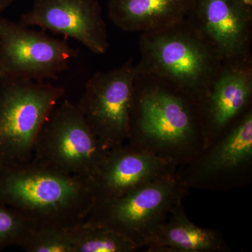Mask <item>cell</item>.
<instances>
[{
    "label": "cell",
    "mask_w": 252,
    "mask_h": 252,
    "mask_svg": "<svg viewBox=\"0 0 252 252\" xmlns=\"http://www.w3.org/2000/svg\"><path fill=\"white\" fill-rule=\"evenodd\" d=\"M34 228L20 212L0 204V252L9 247H21Z\"/></svg>",
    "instance_id": "18"
},
{
    "label": "cell",
    "mask_w": 252,
    "mask_h": 252,
    "mask_svg": "<svg viewBox=\"0 0 252 252\" xmlns=\"http://www.w3.org/2000/svg\"><path fill=\"white\" fill-rule=\"evenodd\" d=\"M14 1L15 0H0V13L7 9Z\"/></svg>",
    "instance_id": "19"
},
{
    "label": "cell",
    "mask_w": 252,
    "mask_h": 252,
    "mask_svg": "<svg viewBox=\"0 0 252 252\" xmlns=\"http://www.w3.org/2000/svg\"><path fill=\"white\" fill-rule=\"evenodd\" d=\"M252 99V62L223 64L199 103L206 147L251 108Z\"/></svg>",
    "instance_id": "13"
},
{
    "label": "cell",
    "mask_w": 252,
    "mask_h": 252,
    "mask_svg": "<svg viewBox=\"0 0 252 252\" xmlns=\"http://www.w3.org/2000/svg\"><path fill=\"white\" fill-rule=\"evenodd\" d=\"M145 248L147 252H231L222 231L201 228L189 220L183 202L174 207Z\"/></svg>",
    "instance_id": "14"
},
{
    "label": "cell",
    "mask_w": 252,
    "mask_h": 252,
    "mask_svg": "<svg viewBox=\"0 0 252 252\" xmlns=\"http://www.w3.org/2000/svg\"><path fill=\"white\" fill-rule=\"evenodd\" d=\"M88 181L31 160L0 167V204L20 212L36 228L71 229L94 205Z\"/></svg>",
    "instance_id": "2"
},
{
    "label": "cell",
    "mask_w": 252,
    "mask_h": 252,
    "mask_svg": "<svg viewBox=\"0 0 252 252\" xmlns=\"http://www.w3.org/2000/svg\"><path fill=\"white\" fill-rule=\"evenodd\" d=\"M187 189L228 191L252 180V107L198 157L177 168Z\"/></svg>",
    "instance_id": "7"
},
{
    "label": "cell",
    "mask_w": 252,
    "mask_h": 252,
    "mask_svg": "<svg viewBox=\"0 0 252 252\" xmlns=\"http://www.w3.org/2000/svg\"><path fill=\"white\" fill-rule=\"evenodd\" d=\"M193 0H109L112 22L123 31L145 32L187 19Z\"/></svg>",
    "instance_id": "15"
},
{
    "label": "cell",
    "mask_w": 252,
    "mask_h": 252,
    "mask_svg": "<svg viewBox=\"0 0 252 252\" xmlns=\"http://www.w3.org/2000/svg\"><path fill=\"white\" fill-rule=\"evenodd\" d=\"M125 144L177 168L190 163L206 147L199 102L160 78L139 73Z\"/></svg>",
    "instance_id": "1"
},
{
    "label": "cell",
    "mask_w": 252,
    "mask_h": 252,
    "mask_svg": "<svg viewBox=\"0 0 252 252\" xmlns=\"http://www.w3.org/2000/svg\"><path fill=\"white\" fill-rule=\"evenodd\" d=\"M70 231L73 252H133L139 250L130 240L100 225L84 222Z\"/></svg>",
    "instance_id": "16"
},
{
    "label": "cell",
    "mask_w": 252,
    "mask_h": 252,
    "mask_svg": "<svg viewBox=\"0 0 252 252\" xmlns=\"http://www.w3.org/2000/svg\"><path fill=\"white\" fill-rule=\"evenodd\" d=\"M107 152L77 104L64 99L51 111L41 127L32 160L89 182L98 170Z\"/></svg>",
    "instance_id": "6"
},
{
    "label": "cell",
    "mask_w": 252,
    "mask_h": 252,
    "mask_svg": "<svg viewBox=\"0 0 252 252\" xmlns=\"http://www.w3.org/2000/svg\"><path fill=\"white\" fill-rule=\"evenodd\" d=\"M64 94L44 81L0 79V167L31 161L41 127Z\"/></svg>",
    "instance_id": "4"
},
{
    "label": "cell",
    "mask_w": 252,
    "mask_h": 252,
    "mask_svg": "<svg viewBox=\"0 0 252 252\" xmlns=\"http://www.w3.org/2000/svg\"><path fill=\"white\" fill-rule=\"evenodd\" d=\"M19 22L74 39L93 54H105L109 47L107 26L97 0H34L32 7Z\"/></svg>",
    "instance_id": "11"
},
{
    "label": "cell",
    "mask_w": 252,
    "mask_h": 252,
    "mask_svg": "<svg viewBox=\"0 0 252 252\" xmlns=\"http://www.w3.org/2000/svg\"><path fill=\"white\" fill-rule=\"evenodd\" d=\"M140 74L155 76L200 103L224 63L187 20L142 32Z\"/></svg>",
    "instance_id": "3"
},
{
    "label": "cell",
    "mask_w": 252,
    "mask_h": 252,
    "mask_svg": "<svg viewBox=\"0 0 252 252\" xmlns=\"http://www.w3.org/2000/svg\"><path fill=\"white\" fill-rule=\"evenodd\" d=\"M79 54L64 39L0 17V79H57Z\"/></svg>",
    "instance_id": "8"
},
{
    "label": "cell",
    "mask_w": 252,
    "mask_h": 252,
    "mask_svg": "<svg viewBox=\"0 0 252 252\" xmlns=\"http://www.w3.org/2000/svg\"><path fill=\"white\" fill-rule=\"evenodd\" d=\"M139 74L130 57L107 72H97L86 81L77 104L96 138L104 149L127 142L134 84Z\"/></svg>",
    "instance_id": "9"
},
{
    "label": "cell",
    "mask_w": 252,
    "mask_h": 252,
    "mask_svg": "<svg viewBox=\"0 0 252 252\" xmlns=\"http://www.w3.org/2000/svg\"><path fill=\"white\" fill-rule=\"evenodd\" d=\"M177 170L171 162L124 144L107 150L98 170L88 183L94 203L172 177Z\"/></svg>",
    "instance_id": "12"
},
{
    "label": "cell",
    "mask_w": 252,
    "mask_h": 252,
    "mask_svg": "<svg viewBox=\"0 0 252 252\" xmlns=\"http://www.w3.org/2000/svg\"><path fill=\"white\" fill-rule=\"evenodd\" d=\"M186 20L224 64L252 62V6L242 0H193Z\"/></svg>",
    "instance_id": "10"
},
{
    "label": "cell",
    "mask_w": 252,
    "mask_h": 252,
    "mask_svg": "<svg viewBox=\"0 0 252 252\" xmlns=\"http://www.w3.org/2000/svg\"><path fill=\"white\" fill-rule=\"evenodd\" d=\"M20 248L28 252H73L70 229L34 228Z\"/></svg>",
    "instance_id": "17"
},
{
    "label": "cell",
    "mask_w": 252,
    "mask_h": 252,
    "mask_svg": "<svg viewBox=\"0 0 252 252\" xmlns=\"http://www.w3.org/2000/svg\"><path fill=\"white\" fill-rule=\"evenodd\" d=\"M189 192L176 175L172 176L118 198L96 202L84 223L105 227L138 249L145 248Z\"/></svg>",
    "instance_id": "5"
}]
</instances>
